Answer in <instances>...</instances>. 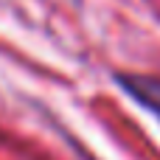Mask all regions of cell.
<instances>
[{
    "instance_id": "6da1fadb",
    "label": "cell",
    "mask_w": 160,
    "mask_h": 160,
    "mask_svg": "<svg viewBox=\"0 0 160 160\" xmlns=\"http://www.w3.org/2000/svg\"><path fill=\"white\" fill-rule=\"evenodd\" d=\"M115 82L127 96H132L138 104H143L149 112L160 118V79L149 73H115Z\"/></svg>"
}]
</instances>
